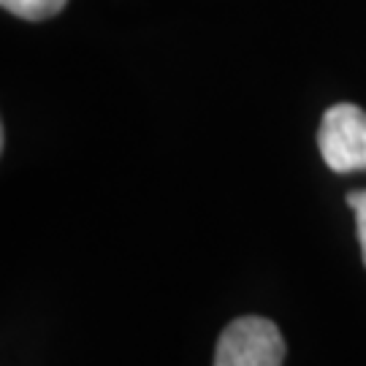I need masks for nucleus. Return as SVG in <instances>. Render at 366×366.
<instances>
[{"label": "nucleus", "instance_id": "f257e3e1", "mask_svg": "<svg viewBox=\"0 0 366 366\" xmlns=\"http://www.w3.org/2000/svg\"><path fill=\"white\" fill-rule=\"evenodd\" d=\"M285 340L277 323L261 315L236 317L222 328L212 366H282Z\"/></svg>", "mask_w": 366, "mask_h": 366}, {"label": "nucleus", "instance_id": "f03ea898", "mask_svg": "<svg viewBox=\"0 0 366 366\" xmlns=\"http://www.w3.org/2000/svg\"><path fill=\"white\" fill-rule=\"evenodd\" d=\"M317 147L337 174L366 169V112L355 104L331 106L317 128Z\"/></svg>", "mask_w": 366, "mask_h": 366}, {"label": "nucleus", "instance_id": "7ed1b4c3", "mask_svg": "<svg viewBox=\"0 0 366 366\" xmlns=\"http://www.w3.org/2000/svg\"><path fill=\"white\" fill-rule=\"evenodd\" d=\"M68 0H0V6L9 14L27 19V22H44L54 14L63 11Z\"/></svg>", "mask_w": 366, "mask_h": 366}, {"label": "nucleus", "instance_id": "20e7f679", "mask_svg": "<svg viewBox=\"0 0 366 366\" xmlns=\"http://www.w3.org/2000/svg\"><path fill=\"white\" fill-rule=\"evenodd\" d=\"M347 207L355 212V231H358L361 255H364V266H366V190L350 193V196H347Z\"/></svg>", "mask_w": 366, "mask_h": 366}]
</instances>
